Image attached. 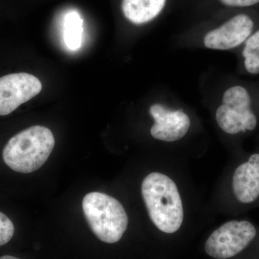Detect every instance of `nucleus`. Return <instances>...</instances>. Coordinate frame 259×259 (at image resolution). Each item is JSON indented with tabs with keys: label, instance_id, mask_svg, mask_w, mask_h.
I'll list each match as a JSON object with an SVG mask.
<instances>
[{
	"label": "nucleus",
	"instance_id": "nucleus-1",
	"mask_svg": "<svg viewBox=\"0 0 259 259\" xmlns=\"http://www.w3.org/2000/svg\"><path fill=\"white\" fill-rule=\"evenodd\" d=\"M141 194L148 215L159 231L173 234L184 221V207L176 183L160 172L145 177Z\"/></svg>",
	"mask_w": 259,
	"mask_h": 259
},
{
	"label": "nucleus",
	"instance_id": "nucleus-2",
	"mask_svg": "<svg viewBox=\"0 0 259 259\" xmlns=\"http://www.w3.org/2000/svg\"><path fill=\"white\" fill-rule=\"evenodd\" d=\"M55 146L54 134L47 127L32 126L15 135L3 150L5 163L13 171L29 174L47 162Z\"/></svg>",
	"mask_w": 259,
	"mask_h": 259
},
{
	"label": "nucleus",
	"instance_id": "nucleus-3",
	"mask_svg": "<svg viewBox=\"0 0 259 259\" xmlns=\"http://www.w3.org/2000/svg\"><path fill=\"white\" fill-rule=\"evenodd\" d=\"M82 209L92 231L100 241L115 243L122 238L128 217L117 199L101 192H90L83 197Z\"/></svg>",
	"mask_w": 259,
	"mask_h": 259
},
{
	"label": "nucleus",
	"instance_id": "nucleus-4",
	"mask_svg": "<svg viewBox=\"0 0 259 259\" xmlns=\"http://www.w3.org/2000/svg\"><path fill=\"white\" fill-rule=\"evenodd\" d=\"M259 243V231L247 220L228 221L213 231L204 245L209 256L231 259L244 254Z\"/></svg>",
	"mask_w": 259,
	"mask_h": 259
},
{
	"label": "nucleus",
	"instance_id": "nucleus-5",
	"mask_svg": "<svg viewBox=\"0 0 259 259\" xmlns=\"http://www.w3.org/2000/svg\"><path fill=\"white\" fill-rule=\"evenodd\" d=\"M222 103L216 111L215 118L223 132L236 136L255 131L258 119L252 110L251 98L246 89L238 85L228 89Z\"/></svg>",
	"mask_w": 259,
	"mask_h": 259
},
{
	"label": "nucleus",
	"instance_id": "nucleus-6",
	"mask_svg": "<svg viewBox=\"0 0 259 259\" xmlns=\"http://www.w3.org/2000/svg\"><path fill=\"white\" fill-rule=\"evenodd\" d=\"M42 83L36 76L17 73L0 77V115L12 113L22 104L36 96Z\"/></svg>",
	"mask_w": 259,
	"mask_h": 259
},
{
	"label": "nucleus",
	"instance_id": "nucleus-7",
	"mask_svg": "<svg viewBox=\"0 0 259 259\" xmlns=\"http://www.w3.org/2000/svg\"><path fill=\"white\" fill-rule=\"evenodd\" d=\"M231 189L233 198L241 207L259 204V152L251 153L235 167Z\"/></svg>",
	"mask_w": 259,
	"mask_h": 259
},
{
	"label": "nucleus",
	"instance_id": "nucleus-8",
	"mask_svg": "<svg viewBox=\"0 0 259 259\" xmlns=\"http://www.w3.org/2000/svg\"><path fill=\"white\" fill-rule=\"evenodd\" d=\"M254 23L248 15H237L204 35V47L214 50H231L239 47L253 33Z\"/></svg>",
	"mask_w": 259,
	"mask_h": 259
},
{
	"label": "nucleus",
	"instance_id": "nucleus-9",
	"mask_svg": "<svg viewBox=\"0 0 259 259\" xmlns=\"http://www.w3.org/2000/svg\"><path fill=\"white\" fill-rule=\"evenodd\" d=\"M149 112L154 120L151 136L165 142H175L182 138L190 129V118L182 110H171L160 104L150 107Z\"/></svg>",
	"mask_w": 259,
	"mask_h": 259
},
{
	"label": "nucleus",
	"instance_id": "nucleus-10",
	"mask_svg": "<svg viewBox=\"0 0 259 259\" xmlns=\"http://www.w3.org/2000/svg\"><path fill=\"white\" fill-rule=\"evenodd\" d=\"M166 0H122V10L131 23L141 25L151 21L161 13Z\"/></svg>",
	"mask_w": 259,
	"mask_h": 259
},
{
	"label": "nucleus",
	"instance_id": "nucleus-11",
	"mask_svg": "<svg viewBox=\"0 0 259 259\" xmlns=\"http://www.w3.org/2000/svg\"><path fill=\"white\" fill-rule=\"evenodd\" d=\"M83 20L76 12H71L64 19V39L70 50H77L81 47Z\"/></svg>",
	"mask_w": 259,
	"mask_h": 259
},
{
	"label": "nucleus",
	"instance_id": "nucleus-12",
	"mask_svg": "<svg viewBox=\"0 0 259 259\" xmlns=\"http://www.w3.org/2000/svg\"><path fill=\"white\" fill-rule=\"evenodd\" d=\"M243 55L244 67L250 74H259V30L245 40Z\"/></svg>",
	"mask_w": 259,
	"mask_h": 259
},
{
	"label": "nucleus",
	"instance_id": "nucleus-13",
	"mask_svg": "<svg viewBox=\"0 0 259 259\" xmlns=\"http://www.w3.org/2000/svg\"><path fill=\"white\" fill-rule=\"evenodd\" d=\"M15 226L8 216L0 212V246L9 243L14 236Z\"/></svg>",
	"mask_w": 259,
	"mask_h": 259
},
{
	"label": "nucleus",
	"instance_id": "nucleus-14",
	"mask_svg": "<svg viewBox=\"0 0 259 259\" xmlns=\"http://www.w3.org/2000/svg\"><path fill=\"white\" fill-rule=\"evenodd\" d=\"M226 6L235 7V8H245L252 5L258 4L259 0H220Z\"/></svg>",
	"mask_w": 259,
	"mask_h": 259
},
{
	"label": "nucleus",
	"instance_id": "nucleus-15",
	"mask_svg": "<svg viewBox=\"0 0 259 259\" xmlns=\"http://www.w3.org/2000/svg\"><path fill=\"white\" fill-rule=\"evenodd\" d=\"M0 259H21L18 258V257L13 256V255H5L3 256H0Z\"/></svg>",
	"mask_w": 259,
	"mask_h": 259
}]
</instances>
